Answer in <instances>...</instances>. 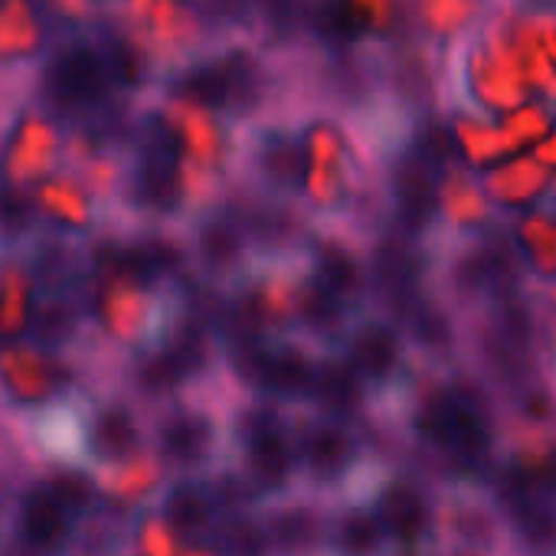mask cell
<instances>
[{
  "mask_svg": "<svg viewBox=\"0 0 556 556\" xmlns=\"http://www.w3.org/2000/svg\"><path fill=\"white\" fill-rule=\"evenodd\" d=\"M76 325H79V318H76V312H73L70 305L50 302V305H43V308L34 315V321H30V338H34L40 348H63V344L73 341Z\"/></svg>",
  "mask_w": 556,
  "mask_h": 556,
  "instance_id": "obj_25",
  "label": "cell"
},
{
  "mask_svg": "<svg viewBox=\"0 0 556 556\" xmlns=\"http://www.w3.org/2000/svg\"><path fill=\"white\" fill-rule=\"evenodd\" d=\"M47 491L56 497V504H60L66 514H86V510L96 504L92 484H89L83 475H76V471H56V475L50 478V488H47Z\"/></svg>",
  "mask_w": 556,
  "mask_h": 556,
  "instance_id": "obj_26",
  "label": "cell"
},
{
  "mask_svg": "<svg viewBox=\"0 0 556 556\" xmlns=\"http://www.w3.org/2000/svg\"><path fill=\"white\" fill-rule=\"evenodd\" d=\"M70 514L47 488H34L21 501V533L40 553H60L70 536Z\"/></svg>",
  "mask_w": 556,
  "mask_h": 556,
  "instance_id": "obj_19",
  "label": "cell"
},
{
  "mask_svg": "<svg viewBox=\"0 0 556 556\" xmlns=\"http://www.w3.org/2000/svg\"><path fill=\"white\" fill-rule=\"evenodd\" d=\"M190 255L203 278V286L216 292H232L249 278H255V255L242 223L223 206H210L193 219Z\"/></svg>",
  "mask_w": 556,
  "mask_h": 556,
  "instance_id": "obj_6",
  "label": "cell"
},
{
  "mask_svg": "<svg viewBox=\"0 0 556 556\" xmlns=\"http://www.w3.org/2000/svg\"><path fill=\"white\" fill-rule=\"evenodd\" d=\"M341 351L357 370V377L364 380L374 409L383 416H396L400 403L406 400L419 374V364L413 361L403 331L390 318L377 312H364L354 318Z\"/></svg>",
  "mask_w": 556,
  "mask_h": 556,
  "instance_id": "obj_3",
  "label": "cell"
},
{
  "mask_svg": "<svg viewBox=\"0 0 556 556\" xmlns=\"http://www.w3.org/2000/svg\"><path fill=\"white\" fill-rule=\"evenodd\" d=\"M321 354L295 338L292 331L275 334L268 344V367H265V400H275L289 409H305L312 400L315 374Z\"/></svg>",
  "mask_w": 556,
  "mask_h": 556,
  "instance_id": "obj_14",
  "label": "cell"
},
{
  "mask_svg": "<svg viewBox=\"0 0 556 556\" xmlns=\"http://www.w3.org/2000/svg\"><path fill=\"white\" fill-rule=\"evenodd\" d=\"M187 383H193V374L187 370V364L164 344L151 354H144L138 364H135V387L151 396V400H161V396H174L177 390H184Z\"/></svg>",
  "mask_w": 556,
  "mask_h": 556,
  "instance_id": "obj_22",
  "label": "cell"
},
{
  "mask_svg": "<svg viewBox=\"0 0 556 556\" xmlns=\"http://www.w3.org/2000/svg\"><path fill=\"white\" fill-rule=\"evenodd\" d=\"M439 549L510 556L507 517L481 484H448L439 491Z\"/></svg>",
  "mask_w": 556,
  "mask_h": 556,
  "instance_id": "obj_5",
  "label": "cell"
},
{
  "mask_svg": "<svg viewBox=\"0 0 556 556\" xmlns=\"http://www.w3.org/2000/svg\"><path fill=\"white\" fill-rule=\"evenodd\" d=\"M308 271L328 292H334L354 315L374 312L367 245L357 242L341 226H334L331 219L318 216V229L308 245Z\"/></svg>",
  "mask_w": 556,
  "mask_h": 556,
  "instance_id": "obj_9",
  "label": "cell"
},
{
  "mask_svg": "<svg viewBox=\"0 0 556 556\" xmlns=\"http://www.w3.org/2000/svg\"><path fill=\"white\" fill-rule=\"evenodd\" d=\"M305 409H312L325 419L354 426V429L374 413V400H370L364 380L357 377V370L351 367V361L344 357V351L321 354L315 387H312V400Z\"/></svg>",
  "mask_w": 556,
  "mask_h": 556,
  "instance_id": "obj_13",
  "label": "cell"
},
{
  "mask_svg": "<svg viewBox=\"0 0 556 556\" xmlns=\"http://www.w3.org/2000/svg\"><path fill=\"white\" fill-rule=\"evenodd\" d=\"M210 549L216 556H271V543H268L258 510L216 517Z\"/></svg>",
  "mask_w": 556,
  "mask_h": 556,
  "instance_id": "obj_20",
  "label": "cell"
},
{
  "mask_svg": "<svg viewBox=\"0 0 556 556\" xmlns=\"http://www.w3.org/2000/svg\"><path fill=\"white\" fill-rule=\"evenodd\" d=\"M203 488H206V497H210L216 517L242 514V510H258L262 507L252 481L242 475V468L236 462H226V465L213 468L210 475H203Z\"/></svg>",
  "mask_w": 556,
  "mask_h": 556,
  "instance_id": "obj_23",
  "label": "cell"
},
{
  "mask_svg": "<svg viewBox=\"0 0 556 556\" xmlns=\"http://www.w3.org/2000/svg\"><path fill=\"white\" fill-rule=\"evenodd\" d=\"M426 556H442V549H435V553H426Z\"/></svg>",
  "mask_w": 556,
  "mask_h": 556,
  "instance_id": "obj_30",
  "label": "cell"
},
{
  "mask_svg": "<svg viewBox=\"0 0 556 556\" xmlns=\"http://www.w3.org/2000/svg\"><path fill=\"white\" fill-rule=\"evenodd\" d=\"M30 219H34V210L27 197L8 184H0V236L17 239L21 232H27Z\"/></svg>",
  "mask_w": 556,
  "mask_h": 556,
  "instance_id": "obj_27",
  "label": "cell"
},
{
  "mask_svg": "<svg viewBox=\"0 0 556 556\" xmlns=\"http://www.w3.org/2000/svg\"><path fill=\"white\" fill-rule=\"evenodd\" d=\"M286 305H289V331L312 344L318 354H334L344 348V338L354 325V312L328 292L312 271L295 275L286 286Z\"/></svg>",
  "mask_w": 556,
  "mask_h": 556,
  "instance_id": "obj_11",
  "label": "cell"
},
{
  "mask_svg": "<svg viewBox=\"0 0 556 556\" xmlns=\"http://www.w3.org/2000/svg\"><path fill=\"white\" fill-rule=\"evenodd\" d=\"M465 17H471L468 0H422V21L435 34H452Z\"/></svg>",
  "mask_w": 556,
  "mask_h": 556,
  "instance_id": "obj_28",
  "label": "cell"
},
{
  "mask_svg": "<svg viewBox=\"0 0 556 556\" xmlns=\"http://www.w3.org/2000/svg\"><path fill=\"white\" fill-rule=\"evenodd\" d=\"M295 458L302 491L321 501H341L351 494H364L370 478L387 468L377 465L354 426L325 419L312 409H295L292 422Z\"/></svg>",
  "mask_w": 556,
  "mask_h": 556,
  "instance_id": "obj_1",
  "label": "cell"
},
{
  "mask_svg": "<svg viewBox=\"0 0 556 556\" xmlns=\"http://www.w3.org/2000/svg\"><path fill=\"white\" fill-rule=\"evenodd\" d=\"M170 96L197 105V109H206V112H216V115H229V83H226V73H223V63L219 56H203V60H193L187 63L184 70H177L167 83Z\"/></svg>",
  "mask_w": 556,
  "mask_h": 556,
  "instance_id": "obj_18",
  "label": "cell"
},
{
  "mask_svg": "<svg viewBox=\"0 0 556 556\" xmlns=\"http://www.w3.org/2000/svg\"><path fill=\"white\" fill-rule=\"evenodd\" d=\"M154 445L161 462L180 475H210L213 468L232 462L226 458L232 452L229 422L200 406L170 409L154 429Z\"/></svg>",
  "mask_w": 556,
  "mask_h": 556,
  "instance_id": "obj_7",
  "label": "cell"
},
{
  "mask_svg": "<svg viewBox=\"0 0 556 556\" xmlns=\"http://www.w3.org/2000/svg\"><path fill=\"white\" fill-rule=\"evenodd\" d=\"M258 517L268 533L271 556H325L331 501L299 491L282 501L262 504Z\"/></svg>",
  "mask_w": 556,
  "mask_h": 556,
  "instance_id": "obj_12",
  "label": "cell"
},
{
  "mask_svg": "<svg viewBox=\"0 0 556 556\" xmlns=\"http://www.w3.org/2000/svg\"><path fill=\"white\" fill-rule=\"evenodd\" d=\"M112 66L105 60V50H96L92 43H70L63 47L43 73V92L50 105L60 112H92L105 105L112 92Z\"/></svg>",
  "mask_w": 556,
  "mask_h": 556,
  "instance_id": "obj_10",
  "label": "cell"
},
{
  "mask_svg": "<svg viewBox=\"0 0 556 556\" xmlns=\"http://www.w3.org/2000/svg\"><path fill=\"white\" fill-rule=\"evenodd\" d=\"M383 530L390 533L400 556H426L439 549V488L409 468H380L367 491Z\"/></svg>",
  "mask_w": 556,
  "mask_h": 556,
  "instance_id": "obj_4",
  "label": "cell"
},
{
  "mask_svg": "<svg viewBox=\"0 0 556 556\" xmlns=\"http://www.w3.org/2000/svg\"><path fill=\"white\" fill-rule=\"evenodd\" d=\"M325 556H400L390 533L367 497H341L331 504Z\"/></svg>",
  "mask_w": 556,
  "mask_h": 556,
  "instance_id": "obj_15",
  "label": "cell"
},
{
  "mask_svg": "<svg viewBox=\"0 0 556 556\" xmlns=\"http://www.w3.org/2000/svg\"><path fill=\"white\" fill-rule=\"evenodd\" d=\"M507 517L510 556H556V497L527 494L501 504Z\"/></svg>",
  "mask_w": 556,
  "mask_h": 556,
  "instance_id": "obj_16",
  "label": "cell"
},
{
  "mask_svg": "<svg viewBox=\"0 0 556 556\" xmlns=\"http://www.w3.org/2000/svg\"><path fill=\"white\" fill-rule=\"evenodd\" d=\"M40 47V21L27 0H0V56H30Z\"/></svg>",
  "mask_w": 556,
  "mask_h": 556,
  "instance_id": "obj_24",
  "label": "cell"
},
{
  "mask_svg": "<svg viewBox=\"0 0 556 556\" xmlns=\"http://www.w3.org/2000/svg\"><path fill=\"white\" fill-rule=\"evenodd\" d=\"M393 325L403 331L419 367L445 374L465 364V318L435 292V286L416 295Z\"/></svg>",
  "mask_w": 556,
  "mask_h": 556,
  "instance_id": "obj_8",
  "label": "cell"
},
{
  "mask_svg": "<svg viewBox=\"0 0 556 556\" xmlns=\"http://www.w3.org/2000/svg\"><path fill=\"white\" fill-rule=\"evenodd\" d=\"M141 445L138 419L125 406H105L92 419V452L102 462H128Z\"/></svg>",
  "mask_w": 556,
  "mask_h": 556,
  "instance_id": "obj_21",
  "label": "cell"
},
{
  "mask_svg": "<svg viewBox=\"0 0 556 556\" xmlns=\"http://www.w3.org/2000/svg\"><path fill=\"white\" fill-rule=\"evenodd\" d=\"M527 11L533 14H546V17H556V0H517Z\"/></svg>",
  "mask_w": 556,
  "mask_h": 556,
  "instance_id": "obj_29",
  "label": "cell"
},
{
  "mask_svg": "<svg viewBox=\"0 0 556 556\" xmlns=\"http://www.w3.org/2000/svg\"><path fill=\"white\" fill-rule=\"evenodd\" d=\"M242 180L275 200L308 203V138L295 118H265L242 131ZM312 206V203H308Z\"/></svg>",
  "mask_w": 556,
  "mask_h": 556,
  "instance_id": "obj_2",
  "label": "cell"
},
{
  "mask_svg": "<svg viewBox=\"0 0 556 556\" xmlns=\"http://www.w3.org/2000/svg\"><path fill=\"white\" fill-rule=\"evenodd\" d=\"M161 520L174 540L187 546H210L216 510L206 497L203 481H190V478L174 481L161 497Z\"/></svg>",
  "mask_w": 556,
  "mask_h": 556,
  "instance_id": "obj_17",
  "label": "cell"
}]
</instances>
